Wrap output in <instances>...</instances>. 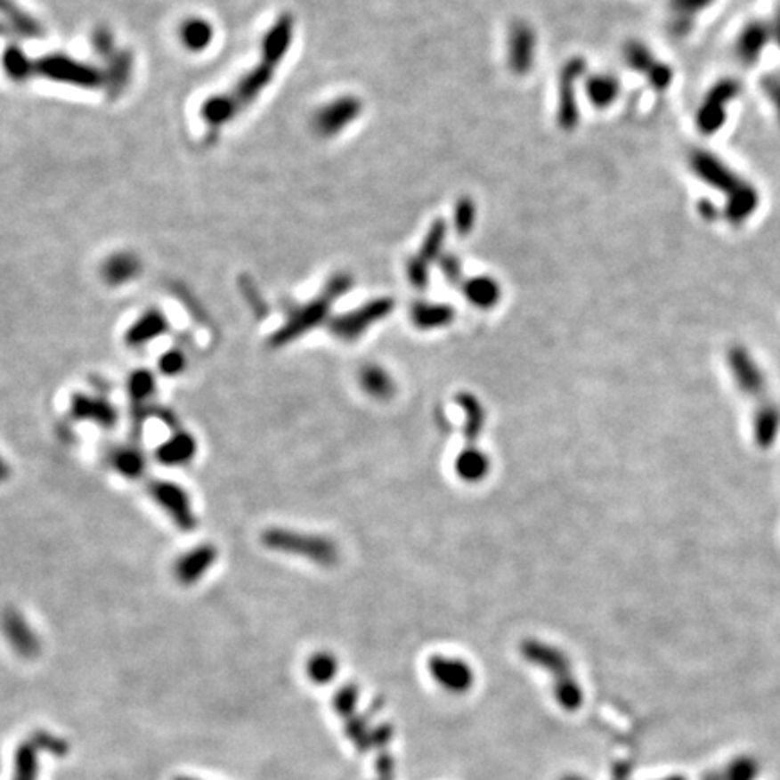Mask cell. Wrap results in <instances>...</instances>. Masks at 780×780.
Returning <instances> with one entry per match:
<instances>
[{
  "instance_id": "1",
  "label": "cell",
  "mask_w": 780,
  "mask_h": 780,
  "mask_svg": "<svg viewBox=\"0 0 780 780\" xmlns=\"http://www.w3.org/2000/svg\"><path fill=\"white\" fill-rule=\"evenodd\" d=\"M688 165L697 179L727 195L725 215L734 226H741L757 212L760 203L757 188L743 179L719 156L704 149H695L688 156Z\"/></svg>"
},
{
  "instance_id": "2",
  "label": "cell",
  "mask_w": 780,
  "mask_h": 780,
  "mask_svg": "<svg viewBox=\"0 0 780 780\" xmlns=\"http://www.w3.org/2000/svg\"><path fill=\"white\" fill-rule=\"evenodd\" d=\"M263 544L272 551L304 557L323 565H329L331 562H335L337 557V549L328 539L305 535L284 528L266 530L263 535Z\"/></svg>"
},
{
  "instance_id": "3",
  "label": "cell",
  "mask_w": 780,
  "mask_h": 780,
  "mask_svg": "<svg viewBox=\"0 0 780 780\" xmlns=\"http://www.w3.org/2000/svg\"><path fill=\"white\" fill-rule=\"evenodd\" d=\"M345 282H347L345 277L335 279L333 286L325 289L323 298L314 300V302H311L307 305L291 309V313L288 314V321L272 337L270 344L273 347H282V345L297 340L300 335H304L311 328H314L316 323H320L323 320L325 311H328L329 300L345 291Z\"/></svg>"
},
{
  "instance_id": "4",
  "label": "cell",
  "mask_w": 780,
  "mask_h": 780,
  "mask_svg": "<svg viewBox=\"0 0 780 780\" xmlns=\"http://www.w3.org/2000/svg\"><path fill=\"white\" fill-rule=\"evenodd\" d=\"M150 499L163 509L181 532H191L198 528V515H195L191 497L186 488L174 481L154 479L147 488Z\"/></svg>"
},
{
  "instance_id": "5",
  "label": "cell",
  "mask_w": 780,
  "mask_h": 780,
  "mask_svg": "<svg viewBox=\"0 0 780 780\" xmlns=\"http://www.w3.org/2000/svg\"><path fill=\"white\" fill-rule=\"evenodd\" d=\"M728 365H730L734 381L741 388V393L746 398L759 402L755 412L776 405L768 394L766 376L762 374L760 367L757 365V362L750 356V353L744 347L735 345L728 351Z\"/></svg>"
},
{
  "instance_id": "6",
  "label": "cell",
  "mask_w": 780,
  "mask_h": 780,
  "mask_svg": "<svg viewBox=\"0 0 780 780\" xmlns=\"http://www.w3.org/2000/svg\"><path fill=\"white\" fill-rule=\"evenodd\" d=\"M35 71L54 82L71 84L85 89H96L107 80V75L96 71L94 68H91V65L77 61L63 54H53L42 58L38 63H35Z\"/></svg>"
},
{
  "instance_id": "7",
  "label": "cell",
  "mask_w": 780,
  "mask_h": 780,
  "mask_svg": "<svg viewBox=\"0 0 780 780\" xmlns=\"http://www.w3.org/2000/svg\"><path fill=\"white\" fill-rule=\"evenodd\" d=\"M739 93L741 85L732 78L718 82L706 93L695 114V125L701 130V134L711 136L718 133L727 121L730 103L739 96Z\"/></svg>"
},
{
  "instance_id": "8",
  "label": "cell",
  "mask_w": 780,
  "mask_h": 780,
  "mask_svg": "<svg viewBox=\"0 0 780 780\" xmlns=\"http://www.w3.org/2000/svg\"><path fill=\"white\" fill-rule=\"evenodd\" d=\"M0 629L15 653L24 660H35L42 653L37 630L17 607H6L0 614Z\"/></svg>"
},
{
  "instance_id": "9",
  "label": "cell",
  "mask_w": 780,
  "mask_h": 780,
  "mask_svg": "<svg viewBox=\"0 0 780 780\" xmlns=\"http://www.w3.org/2000/svg\"><path fill=\"white\" fill-rule=\"evenodd\" d=\"M219 558V551L212 544H199L188 551H184L172 567L174 578L184 585V588H191V585L199 583L208 571L215 565Z\"/></svg>"
},
{
  "instance_id": "10",
  "label": "cell",
  "mask_w": 780,
  "mask_h": 780,
  "mask_svg": "<svg viewBox=\"0 0 780 780\" xmlns=\"http://www.w3.org/2000/svg\"><path fill=\"white\" fill-rule=\"evenodd\" d=\"M69 412L75 421H87L102 428H112L119 418L118 409L107 398L89 393H75Z\"/></svg>"
},
{
  "instance_id": "11",
  "label": "cell",
  "mask_w": 780,
  "mask_h": 780,
  "mask_svg": "<svg viewBox=\"0 0 780 780\" xmlns=\"http://www.w3.org/2000/svg\"><path fill=\"white\" fill-rule=\"evenodd\" d=\"M362 110V103L356 98H342L320 109L313 119V126L321 136H335L349 125Z\"/></svg>"
},
{
  "instance_id": "12",
  "label": "cell",
  "mask_w": 780,
  "mask_h": 780,
  "mask_svg": "<svg viewBox=\"0 0 780 780\" xmlns=\"http://www.w3.org/2000/svg\"><path fill=\"white\" fill-rule=\"evenodd\" d=\"M625 56L627 61L630 63L632 69L641 71L643 75H646L648 82L653 84L656 89H667L670 80H672V71L669 65L658 61L653 53H650L643 44L639 42H630L625 47Z\"/></svg>"
},
{
  "instance_id": "13",
  "label": "cell",
  "mask_w": 780,
  "mask_h": 780,
  "mask_svg": "<svg viewBox=\"0 0 780 780\" xmlns=\"http://www.w3.org/2000/svg\"><path fill=\"white\" fill-rule=\"evenodd\" d=\"M168 331V320L163 311L149 309L145 311L125 333V344L130 349H140L149 345L156 338L163 337Z\"/></svg>"
},
{
  "instance_id": "14",
  "label": "cell",
  "mask_w": 780,
  "mask_h": 780,
  "mask_svg": "<svg viewBox=\"0 0 780 780\" xmlns=\"http://www.w3.org/2000/svg\"><path fill=\"white\" fill-rule=\"evenodd\" d=\"M198 453V441L184 430H175L167 441L156 448V459L163 467L190 465Z\"/></svg>"
},
{
  "instance_id": "15",
  "label": "cell",
  "mask_w": 780,
  "mask_h": 780,
  "mask_svg": "<svg viewBox=\"0 0 780 780\" xmlns=\"http://www.w3.org/2000/svg\"><path fill=\"white\" fill-rule=\"evenodd\" d=\"M771 26L753 20L748 26L743 28V31L737 37L735 42V53L737 58L744 65H755L762 54V51L768 47V42H771Z\"/></svg>"
},
{
  "instance_id": "16",
  "label": "cell",
  "mask_w": 780,
  "mask_h": 780,
  "mask_svg": "<svg viewBox=\"0 0 780 780\" xmlns=\"http://www.w3.org/2000/svg\"><path fill=\"white\" fill-rule=\"evenodd\" d=\"M109 467L125 479H140L147 472L145 453L134 444H116L107 451Z\"/></svg>"
},
{
  "instance_id": "17",
  "label": "cell",
  "mask_w": 780,
  "mask_h": 780,
  "mask_svg": "<svg viewBox=\"0 0 780 780\" xmlns=\"http://www.w3.org/2000/svg\"><path fill=\"white\" fill-rule=\"evenodd\" d=\"M142 272V263L134 253H114L110 255L103 266L102 277L109 286H121L133 282Z\"/></svg>"
},
{
  "instance_id": "18",
  "label": "cell",
  "mask_w": 780,
  "mask_h": 780,
  "mask_svg": "<svg viewBox=\"0 0 780 780\" xmlns=\"http://www.w3.org/2000/svg\"><path fill=\"white\" fill-rule=\"evenodd\" d=\"M273 78V63L266 61L263 65H258L253 71H249L248 75H244V78L239 82V85L235 87L232 98L235 100V103L239 105V109L249 105L260 93L266 89V85L272 82Z\"/></svg>"
},
{
  "instance_id": "19",
  "label": "cell",
  "mask_w": 780,
  "mask_h": 780,
  "mask_svg": "<svg viewBox=\"0 0 780 780\" xmlns=\"http://www.w3.org/2000/svg\"><path fill=\"white\" fill-rule=\"evenodd\" d=\"M511 45H509V61L511 68L516 73H524L530 69L532 60H533V49H535V38L533 33L528 26L520 24L513 28L511 33Z\"/></svg>"
},
{
  "instance_id": "20",
  "label": "cell",
  "mask_w": 780,
  "mask_h": 780,
  "mask_svg": "<svg viewBox=\"0 0 780 780\" xmlns=\"http://www.w3.org/2000/svg\"><path fill=\"white\" fill-rule=\"evenodd\" d=\"M386 311H388V304L386 302L385 304L376 302V304L365 307L363 311L360 309V311H356V313H353L349 316H344V318L337 320L335 325H333V331H335V335H338V337H342L345 340H351V338H354V337H358L362 333V329L365 328V325H369L374 318L385 314Z\"/></svg>"
},
{
  "instance_id": "21",
  "label": "cell",
  "mask_w": 780,
  "mask_h": 780,
  "mask_svg": "<svg viewBox=\"0 0 780 780\" xmlns=\"http://www.w3.org/2000/svg\"><path fill=\"white\" fill-rule=\"evenodd\" d=\"M291 35H293V22H291L289 17H282L270 29V33L264 37V44H263L264 60L270 61V63L280 61L282 56L286 54L288 47H289Z\"/></svg>"
},
{
  "instance_id": "22",
  "label": "cell",
  "mask_w": 780,
  "mask_h": 780,
  "mask_svg": "<svg viewBox=\"0 0 780 780\" xmlns=\"http://www.w3.org/2000/svg\"><path fill=\"white\" fill-rule=\"evenodd\" d=\"M713 0H672V29L676 35H685L694 26L695 19L710 8Z\"/></svg>"
},
{
  "instance_id": "23",
  "label": "cell",
  "mask_w": 780,
  "mask_h": 780,
  "mask_svg": "<svg viewBox=\"0 0 780 780\" xmlns=\"http://www.w3.org/2000/svg\"><path fill=\"white\" fill-rule=\"evenodd\" d=\"M214 40V28L203 19H190L181 26V42L190 51H203Z\"/></svg>"
},
{
  "instance_id": "24",
  "label": "cell",
  "mask_w": 780,
  "mask_h": 780,
  "mask_svg": "<svg viewBox=\"0 0 780 780\" xmlns=\"http://www.w3.org/2000/svg\"><path fill=\"white\" fill-rule=\"evenodd\" d=\"M38 753L40 750L28 739L15 753L13 780H38Z\"/></svg>"
},
{
  "instance_id": "25",
  "label": "cell",
  "mask_w": 780,
  "mask_h": 780,
  "mask_svg": "<svg viewBox=\"0 0 780 780\" xmlns=\"http://www.w3.org/2000/svg\"><path fill=\"white\" fill-rule=\"evenodd\" d=\"M239 110L240 109L235 103V100L232 98V94H221V96H214V98L207 100V103L201 109V114L210 125L219 126V125L230 121Z\"/></svg>"
},
{
  "instance_id": "26",
  "label": "cell",
  "mask_w": 780,
  "mask_h": 780,
  "mask_svg": "<svg viewBox=\"0 0 780 780\" xmlns=\"http://www.w3.org/2000/svg\"><path fill=\"white\" fill-rule=\"evenodd\" d=\"M126 393L136 405L147 403L156 393V378L147 369H138L126 378Z\"/></svg>"
},
{
  "instance_id": "27",
  "label": "cell",
  "mask_w": 780,
  "mask_h": 780,
  "mask_svg": "<svg viewBox=\"0 0 780 780\" xmlns=\"http://www.w3.org/2000/svg\"><path fill=\"white\" fill-rule=\"evenodd\" d=\"M434 674L443 681L446 687L451 688H465L470 681V670L465 667V663L451 662V660H435L434 663Z\"/></svg>"
},
{
  "instance_id": "28",
  "label": "cell",
  "mask_w": 780,
  "mask_h": 780,
  "mask_svg": "<svg viewBox=\"0 0 780 780\" xmlns=\"http://www.w3.org/2000/svg\"><path fill=\"white\" fill-rule=\"evenodd\" d=\"M618 93V82L613 77H595L588 82V96L597 107L611 105Z\"/></svg>"
},
{
  "instance_id": "29",
  "label": "cell",
  "mask_w": 780,
  "mask_h": 780,
  "mask_svg": "<svg viewBox=\"0 0 780 780\" xmlns=\"http://www.w3.org/2000/svg\"><path fill=\"white\" fill-rule=\"evenodd\" d=\"M3 63H4L6 75L15 82H22V80L29 78L31 73L35 71V65H31L29 58L19 47H10L4 53Z\"/></svg>"
},
{
  "instance_id": "30",
  "label": "cell",
  "mask_w": 780,
  "mask_h": 780,
  "mask_svg": "<svg viewBox=\"0 0 780 780\" xmlns=\"http://www.w3.org/2000/svg\"><path fill=\"white\" fill-rule=\"evenodd\" d=\"M337 660L335 656L328 654V653H318L314 654L309 663H307V674L309 678L318 683V685H325L329 683L335 674H337Z\"/></svg>"
},
{
  "instance_id": "31",
  "label": "cell",
  "mask_w": 780,
  "mask_h": 780,
  "mask_svg": "<svg viewBox=\"0 0 780 780\" xmlns=\"http://www.w3.org/2000/svg\"><path fill=\"white\" fill-rule=\"evenodd\" d=\"M467 293H468L470 300L481 307H490L499 298V288L490 279H477V280L470 282Z\"/></svg>"
},
{
  "instance_id": "32",
  "label": "cell",
  "mask_w": 780,
  "mask_h": 780,
  "mask_svg": "<svg viewBox=\"0 0 780 780\" xmlns=\"http://www.w3.org/2000/svg\"><path fill=\"white\" fill-rule=\"evenodd\" d=\"M29 739L40 752H47L54 757H65L69 753V743L49 732H35Z\"/></svg>"
},
{
  "instance_id": "33",
  "label": "cell",
  "mask_w": 780,
  "mask_h": 780,
  "mask_svg": "<svg viewBox=\"0 0 780 780\" xmlns=\"http://www.w3.org/2000/svg\"><path fill=\"white\" fill-rule=\"evenodd\" d=\"M414 318L419 325H441L450 320V309L443 305H423L414 311Z\"/></svg>"
},
{
  "instance_id": "34",
  "label": "cell",
  "mask_w": 780,
  "mask_h": 780,
  "mask_svg": "<svg viewBox=\"0 0 780 780\" xmlns=\"http://www.w3.org/2000/svg\"><path fill=\"white\" fill-rule=\"evenodd\" d=\"M186 356L181 349H170L167 351L161 358H159V370L168 376L174 378L177 374H181L186 369Z\"/></svg>"
},
{
  "instance_id": "35",
  "label": "cell",
  "mask_w": 780,
  "mask_h": 780,
  "mask_svg": "<svg viewBox=\"0 0 780 780\" xmlns=\"http://www.w3.org/2000/svg\"><path fill=\"white\" fill-rule=\"evenodd\" d=\"M760 87H762V93L766 94V98L769 100V103L776 114V119L780 123V71H773V73L766 75L760 80Z\"/></svg>"
},
{
  "instance_id": "36",
  "label": "cell",
  "mask_w": 780,
  "mask_h": 780,
  "mask_svg": "<svg viewBox=\"0 0 780 780\" xmlns=\"http://www.w3.org/2000/svg\"><path fill=\"white\" fill-rule=\"evenodd\" d=\"M474 214H475L474 205L470 201H461L458 212H455V223H458L461 233H467L474 224Z\"/></svg>"
},
{
  "instance_id": "37",
  "label": "cell",
  "mask_w": 780,
  "mask_h": 780,
  "mask_svg": "<svg viewBox=\"0 0 780 780\" xmlns=\"http://www.w3.org/2000/svg\"><path fill=\"white\" fill-rule=\"evenodd\" d=\"M769 26H771V38L780 47V12L775 15V19H773V22Z\"/></svg>"
},
{
  "instance_id": "38",
  "label": "cell",
  "mask_w": 780,
  "mask_h": 780,
  "mask_svg": "<svg viewBox=\"0 0 780 780\" xmlns=\"http://www.w3.org/2000/svg\"><path fill=\"white\" fill-rule=\"evenodd\" d=\"M12 477V467L8 465V461L0 455V483H6Z\"/></svg>"
},
{
  "instance_id": "39",
  "label": "cell",
  "mask_w": 780,
  "mask_h": 780,
  "mask_svg": "<svg viewBox=\"0 0 780 780\" xmlns=\"http://www.w3.org/2000/svg\"><path fill=\"white\" fill-rule=\"evenodd\" d=\"M175 780H198V778H191V776H179V778H175Z\"/></svg>"
}]
</instances>
